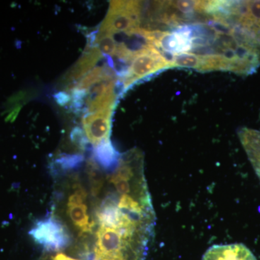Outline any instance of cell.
<instances>
[{"mask_svg":"<svg viewBox=\"0 0 260 260\" xmlns=\"http://www.w3.org/2000/svg\"><path fill=\"white\" fill-rule=\"evenodd\" d=\"M52 260H78L73 259V258L70 257V256L65 255L62 253H59V254H56L55 256L53 257Z\"/></svg>","mask_w":260,"mask_h":260,"instance_id":"17","label":"cell"},{"mask_svg":"<svg viewBox=\"0 0 260 260\" xmlns=\"http://www.w3.org/2000/svg\"><path fill=\"white\" fill-rule=\"evenodd\" d=\"M88 175L91 185L92 194L96 196L102 189L104 179L102 173L101 172L99 166L95 162L92 161L88 164Z\"/></svg>","mask_w":260,"mask_h":260,"instance_id":"14","label":"cell"},{"mask_svg":"<svg viewBox=\"0 0 260 260\" xmlns=\"http://www.w3.org/2000/svg\"><path fill=\"white\" fill-rule=\"evenodd\" d=\"M238 135L260 181V131L244 127L239 130Z\"/></svg>","mask_w":260,"mask_h":260,"instance_id":"8","label":"cell"},{"mask_svg":"<svg viewBox=\"0 0 260 260\" xmlns=\"http://www.w3.org/2000/svg\"><path fill=\"white\" fill-rule=\"evenodd\" d=\"M55 99L56 102L61 106L65 105L70 101L69 95L64 92H59V93L56 94Z\"/></svg>","mask_w":260,"mask_h":260,"instance_id":"16","label":"cell"},{"mask_svg":"<svg viewBox=\"0 0 260 260\" xmlns=\"http://www.w3.org/2000/svg\"><path fill=\"white\" fill-rule=\"evenodd\" d=\"M113 108L103 109L85 116L83 125L87 138L92 144L97 145L109 140L112 127Z\"/></svg>","mask_w":260,"mask_h":260,"instance_id":"4","label":"cell"},{"mask_svg":"<svg viewBox=\"0 0 260 260\" xmlns=\"http://www.w3.org/2000/svg\"><path fill=\"white\" fill-rule=\"evenodd\" d=\"M28 234L34 242L49 251H60L71 242L68 228L53 215L37 220Z\"/></svg>","mask_w":260,"mask_h":260,"instance_id":"2","label":"cell"},{"mask_svg":"<svg viewBox=\"0 0 260 260\" xmlns=\"http://www.w3.org/2000/svg\"><path fill=\"white\" fill-rule=\"evenodd\" d=\"M102 56V53L100 50L97 47L92 46L90 49L85 51V54L75 65L65 80L68 82H74L81 78L83 75L88 74V71L93 68Z\"/></svg>","mask_w":260,"mask_h":260,"instance_id":"10","label":"cell"},{"mask_svg":"<svg viewBox=\"0 0 260 260\" xmlns=\"http://www.w3.org/2000/svg\"><path fill=\"white\" fill-rule=\"evenodd\" d=\"M203 260H257L243 244L214 245L203 255Z\"/></svg>","mask_w":260,"mask_h":260,"instance_id":"7","label":"cell"},{"mask_svg":"<svg viewBox=\"0 0 260 260\" xmlns=\"http://www.w3.org/2000/svg\"><path fill=\"white\" fill-rule=\"evenodd\" d=\"M93 158L99 167L107 172H113L119 164L121 155L114 148L110 140H107L95 145Z\"/></svg>","mask_w":260,"mask_h":260,"instance_id":"9","label":"cell"},{"mask_svg":"<svg viewBox=\"0 0 260 260\" xmlns=\"http://www.w3.org/2000/svg\"><path fill=\"white\" fill-rule=\"evenodd\" d=\"M94 260H127L126 256H119V257H105L100 258V259H96L95 258Z\"/></svg>","mask_w":260,"mask_h":260,"instance_id":"18","label":"cell"},{"mask_svg":"<svg viewBox=\"0 0 260 260\" xmlns=\"http://www.w3.org/2000/svg\"><path fill=\"white\" fill-rule=\"evenodd\" d=\"M142 4L138 1H112L99 32L112 34L139 28Z\"/></svg>","mask_w":260,"mask_h":260,"instance_id":"1","label":"cell"},{"mask_svg":"<svg viewBox=\"0 0 260 260\" xmlns=\"http://www.w3.org/2000/svg\"><path fill=\"white\" fill-rule=\"evenodd\" d=\"M88 91L87 107L90 112L114 108L116 95L114 74L95 84Z\"/></svg>","mask_w":260,"mask_h":260,"instance_id":"5","label":"cell"},{"mask_svg":"<svg viewBox=\"0 0 260 260\" xmlns=\"http://www.w3.org/2000/svg\"><path fill=\"white\" fill-rule=\"evenodd\" d=\"M83 161L84 157L80 154H62L51 162V174L58 177L73 172L80 168Z\"/></svg>","mask_w":260,"mask_h":260,"instance_id":"11","label":"cell"},{"mask_svg":"<svg viewBox=\"0 0 260 260\" xmlns=\"http://www.w3.org/2000/svg\"><path fill=\"white\" fill-rule=\"evenodd\" d=\"M98 49L107 56H116L118 44L112 34L99 32L95 39Z\"/></svg>","mask_w":260,"mask_h":260,"instance_id":"13","label":"cell"},{"mask_svg":"<svg viewBox=\"0 0 260 260\" xmlns=\"http://www.w3.org/2000/svg\"><path fill=\"white\" fill-rule=\"evenodd\" d=\"M112 75H113V73L110 70L96 67L85 75L83 79L80 80L79 83L76 85V87H75V89L87 92L89 89L95 85V84L99 83V82Z\"/></svg>","mask_w":260,"mask_h":260,"instance_id":"12","label":"cell"},{"mask_svg":"<svg viewBox=\"0 0 260 260\" xmlns=\"http://www.w3.org/2000/svg\"><path fill=\"white\" fill-rule=\"evenodd\" d=\"M130 63L122 82L124 90L138 80L170 68L169 59L153 46L138 53Z\"/></svg>","mask_w":260,"mask_h":260,"instance_id":"3","label":"cell"},{"mask_svg":"<svg viewBox=\"0 0 260 260\" xmlns=\"http://www.w3.org/2000/svg\"><path fill=\"white\" fill-rule=\"evenodd\" d=\"M87 193L83 188L78 186L73 194L70 195L68 203V213L72 222L80 232L90 233L93 229V223L90 221L85 203Z\"/></svg>","mask_w":260,"mask_h":260,"instance_id":"6","label":"cell"},{"mask_svg":"<svg viewBox=\"0 0 260 260\" xmlns=\"http://www.w3.org/2000/svg\"><path fill=\"white\" fill-rule=\"evenodd\" d=\"M70 138H71L72 142L78 148L82 150H85L86 148L88 140H87L85 133L80 127H75V129H73L71 135H70Z\"/></svg>","mask_w":260,"mask_h":260,"instance_id":"15","label":"cell"}]
</instances>
